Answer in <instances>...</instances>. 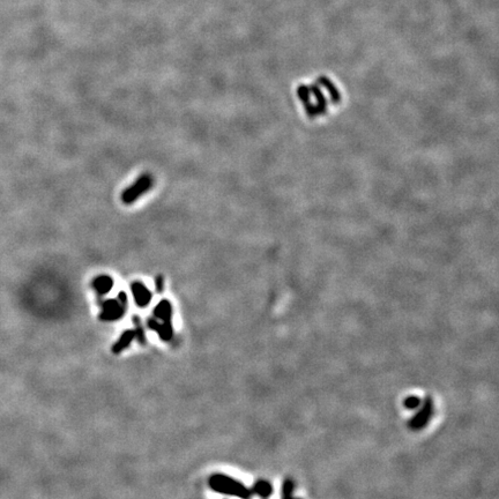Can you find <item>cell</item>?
<instances>
[{
    "instance_id": "6da1fadb",
    "label": "cell",
    "mask_w": 499,
    "mask_h": 499,
    "mask_svg": "<svg viewBox=\"0 0 499 499\" xmlns=\"http://www.w3.org/2000/svg\"><path fill=\"white\" fill-rule=\"evenodd\" d=\"M208 485L213 491L217 494L233 496L242 499H249L252 491L243 484L242 482L224 474H213L208 480Z\"/></svg>"
},
{
    "instance_id": "7a4b0ae2",
    "label": "cell",
    "mask_w": 499,
    "mask_h": 499,
    "mask_svg": "<svg viewBox=\"0 0 499 499\" xmlns=\"http://www.w3.org/2000/svg\"><path fill=\"white\" fill-rule=\"evenodd\" d=\"M153 186V178L150 175H142L141 177L136 179L133 183L132 186L127 187L123 192L121 200L126 205L133 203L135 200H138L140 197H142L146 192H148Z\"/></svg>"
},
{
    "instance_id": "3957f363",
    "label": "cell",
    "mask_w": 499,
    "mask_h": 499,
    "mask_svg": "<svg viewBox=\"0 0 499 499\" xmlns=\"http://www.w3.org/2000/svg\"><path fill=\"white\" fill-rule=\"evenodd\" d=\"M102 311L100 313V320L104 322L117 321L124 317L127 307L121 305L118 299H106L101 304Z\"/></svg>"
},
{
    "instance_id": "277c9868",
    "label": "cell",
    "mask_w": 499,
    "mask_h": 499,
    "mask_svg": "<svg viewBox=\"0 0 499 499\" xmlns=\"http://www.w3.org/2000/svg\"><path fill=\"white\" fill-rule=\"evenodd\" d=\"M147 327L149 330L154 331L159 337L164 342H169L173 337V327L172 322H162L156 318L151 317L147 319Z\"/></svg>"
},
{
    "instance_id": "5b68a950",
    "label": "cell",
    "mask_w": 499,
    "mask_h": 499,
    "mask_svg": "<svg viewBox=\"0 0 499 499\" xmlns=\"http://www.w3.org/2000/svg\"><path fill=\"white\" fill-rule=\"evenodd\" d=\"M131 290H132L133 299H134L135 305L138 307L145 309V307L151 302L153 295H151L150 290H149L142 282H133V283L131 284Z\"/></svg>"
},
{
    "instance_id": "8992f818",
    "label": "cell",
    "mask_w": 499,
    "mask_h": 499,
    "mask_svg": "<svg viewBox=\"0 0 499 499\" xmlns=\"http://www.w3.org/2000/svg\"><path fill=\"white\" fill-rule=\"evenodd\" d=\"M432 402L430 399H427L425 400L424 404L422 406V408L419 409V412L416 414L415 417H414L409 423V427L413 429V430H421L422 428H424L427 425V423L430 421L431 415H432Z\"/></svg>"
},
{
    "instance_id": "52a82bcc",
    "label": "cell",
    "mask_w": 499,
    "mask_h": 499,
    "mask_svg": "<svg viewBox=\"0 0 499 499\" xmlns=\"http://www.w3.org/2000/svg\"><path fill=\"white\" fill-rule=\"evenodd\" d=\"M135 340L134 337V331L133 330H126L124 331V333L118 337V340L112 345L111 347V352L115 355H120L125 349H127L129 347L132 345L133 341Z\"/></svg>"
},
{
    "instance_id": "ba28073f",
    "label": "cell",
    "mask_w": 499,
    "mask_h": 499,
    "mask_svg": "<svg viewBox=\"0 0 499 499\" xmlns=\"http://www.w3.org/2000/svg\"><path fill=\"white\" fill-rule=\"evenodd\" d=\"M172 305L168 299H162L155 306L153 317L162 322H172Z\"/></svg>"
},
{
    "instance_id": "9c48e42d",
    "label": "cell",
    "mask_w": 499,
    "mask_h": 499,
    "mask_svg": "<svg viewBox=\"0 0 499 499\" xmlns=\"http://www.w3.org/2000/svg\"><path fill=\"white\" fill-rule=\"evenodd\" d=\"M93 288L100 296L110 293L114 288V280L109 275H100L93 281Z\"/></svg>"
},
{
    "instance_id": "30bf717a",
    "label": "cell",
    "mask_w": 499,
    "mask_h": 499,
    "mask_svg": "<svg viewBox=\"0 0 499 499\" xmlns=\"http://www.w3.org/2000/svg\"><path fill=\"white\" fill-rule=\"evenodd\" d=\"M132 321H133V325H134V337L135 340L138 341V343L140 346L145 347L146 345H147V336H146V333H145V328H144V325H142V321L141 319H140L139 316L134 315L132 317Z\"/></svg>"
},
{
    "instance_id": "8fae6325",
    "label": "cell",
    "mask_w": 499,
    "mask_h": 499,
    "mask_svg": "<svg viewBox=\"0 0 499 499\" xmlns=\"http://www.w3.org/2000/svg\"><path fill=\"white\" fill-rule=\"evenodd\" d=\"M251 491L254 492V494H257L258 496H260V497L267 498L272 495L273 486L269 482H267V481L260 480V481H257V482H255V484L253 485V488H252Z\"/></svg>"
},
{
    "instance_id": "7c38bea8",
    "label": "cell",
    "mask_w": 499,
    "mask_h": 499,
    "mask_svg": "<svg viewBox=\"0 0 499 499\" xmlns=\"http://www.w3.org/2000/svg\"><path fill=\"white\" fill-rule=\"evenodd\" d=\"M282 490H283V499H295L291 497V494H293L294 490V484L290 480L285 481Z\"/></svg>"
},
{
    "instance_id": "4fadbf2b",
    "label": "cell",
    "mask_w": 499,
    "mask_h": 499,
    "mask_svg": "<svg viewBox=\"0 0 499 499\" xmlns=\"http://www.w3.org/2000/svg\"><path fill=\"white\" fill-rule=\"evenodd\" d=\"M419 403H421V401H419V399L417 397H409L406 399V401H404V406H406V408H408V409L418 408Z\"/></svg>"
},
{
    "instance_id": "5bb4252c",
    "label": "cell",
    "mask_w": 499,
    "mask_h": 499,
    "mask_svg": "<svg viewBox=\"0 0 499 499\" xmlns=\"http://www.w3.org/2000/svg\"><path fill=\"white\" fill-rule=\"evenodd\" d=\"M164 289V279L162 275H157L156 278H155V290H156V293L161 294L163 291Z\"/></svg>"
},
{
    "instance_id": "9a60e30c",
    "label": "cell",
    "mask_w": 499,
    "mask_h": 499,
    "mask_svg": "<svg viewBox=\"0 0 499 499\" xmlns=\"http://www.w3.org/2000/svg\"><path fill=\"white\" fill-rule=\"evenodd\" d=\"M117 299L119 300V303L121 304V305H124L125 307H127V305H129V298H127V295H126V293H124V291H121V293L118 294Z\"/></svg>"
}]
</instances>
